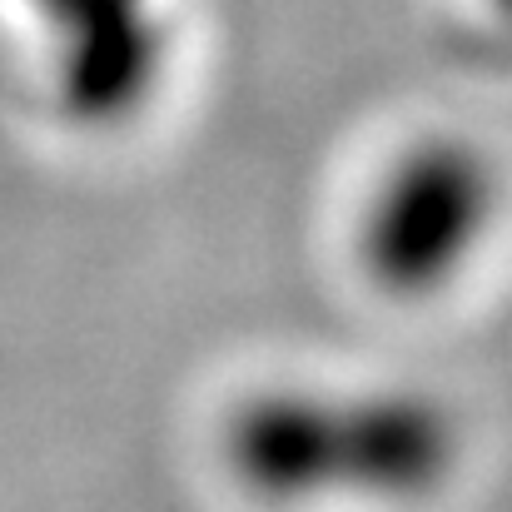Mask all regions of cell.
I'll return each mask as SVG.
<instances>
[{
    "label": "cell",
    "mask_w": 512,
    "mask_h": 512,
    "mask_svg": "<svg viewBox=\"0 0 512 512\" xmlns=\"http://www.w3.org/2000/svg\"><path fill=\"white\" fill-rule=\"evenodd\" d=\"M219 458L264 508H413L458 473L463 428L413 383L289 378L229 408Z\"/></svg>",
    "instance_id": "obj_1"
},
{
    "label": "cell",
    "mask_w": 512,
    "mask_h": 512,
    "mask_svg": "<svg viewBox=\"0 0 512 512\" xmlns=\"http://www.w3.org/2000/svg\"><path fill=\"white\" fill-rule=\"evenodd\" d=\"M45 45V75L75 130L110 135L145 120L174 75L170 0H20Z\"/></svg>",
    "instance_id": "obj_3"
},
{
    "label": "cell",
    "mask_w": 512,
    "mask_h": 512,
    "mask_svg": "<svg viewBox=\"0 0 512 512\" xmlns=\"http://www.w3.org/2000/svg\"><path fill=\"white\" fill-rule=\"evenodd\" d=\"M493 224V160L458 135H428L373 179L358 209V264L393 299H433L478 264Z\"/></svg>",
    "instance_id": "obj_2"
}]
</instances>
